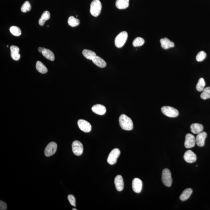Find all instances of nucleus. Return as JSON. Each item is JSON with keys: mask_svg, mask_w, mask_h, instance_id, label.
Listing matches in <instances>:
<instances>
[{"mask_svg": "<svg viewBox=\"0 0 210 210\" xmlns=\"http://www.w3.org/2000/svg\"><path fill=\"white\" fill-rule=\"evenodd\" d=\"M119 125L123 130L130 131L133 129V123L130 118L124 114H122L119 116Z\"/></svg>", "mask_w": 210, "mask_h": 210, "instance_id": "1", "label": "nucleus"}, {"mask_svg": "<svg viewBox=\"0 0 210 210\" xmlns=\"http://www.w3.org/2000/svg\"><path fill=\"white\" fill-rule=\"evenodd\" d=\"M102 8V4L99 0H93L90 5V13L93 16L97 17L100 14Z\"/></svg>", "mask_w": 210, "mask_h": 210, "instance_id": "2", "label": "nucleus"}, {"mask_svg": "<svg viewBox=\"0 0 210 210\" xmlns=\"http://www.w3.org/2000/svg\"><path fill=\"white\" fill-rule=\"evenodd\" d=\"M128 33L125 31L120 33L115 38V46L118 48H121L124 46L127 40Z\"/></svg>", "mask_w": 210, "mask_h": 210, "instance_id": "3", "label": "nucleus"}, {"mask_svg": "<svg viewBox=\"0 0 210 210\" xmlns=\"http://www.w3.org/2000/svg\"><path fill=\"white\" fill-rule=\"evenodd\" d=\"M161 110L163 114L169 117L175 118L179 114L178 110L174 107L169 106H165L161 107Z\"/></svg>", "mask_w": 210, "mask_h": 210, "instance_id": "4", "label": "nucleus"}, {"mask_svg": "<svg viewBox=\"0 0 210 210\" xmlns=\"http://www.w3.org/2000/svg\"><path fill=\"white\" fill-rule=\"evenodd\" d=\"M162 180L165 186L170 187L172 185V179L170 170L167 169L163 170L162 173Z\"/></svg>", "mask_w": 210, "mask_h": 210, "instance_id": "5", "label": "nucleus"}, {"mask_svg": "<svg viewBox=\"0 0 210 210\" xmlns=\"http://www.w3.org/2000/svg\"><path fill=\"white\" fill-rule=\"evenodd\" d=\"M120 151L119 149L115 148L110 152L107 158V162L110 165H113L115 164L117 161V159L120 155Z\"/></svg>", "mask_w": 210, "mask_h": 210, "instance_id": "6", "label": "nucleus"}, {"mask_svg": "<svg viewBox=\"0 0 210 210\" xmlns=\"http://www.w3.org/2000/svg\"><path fill=\"white\" fill-rule=\"evenodd\" d=\"M72 150L73 153L76 156H80L83 152V146L82 143L78 141L73 142L72 145Z\"/></svg>", "mask_w": 210, "mask_h": 210, "instance_id": "7", "label": "nucleus"}, {"mask_svg": "<svg viewBox=\"0 0 210 210\" xmlns=\"http://www.w3.org/2000/svg\"><path fill=\"white\" fill-rule=\"evenodd\" d=\"M57 148V143L54 142H50L45 148L44 155L47 157L51 156L55 153Z\"/></svg>", "mask_w": 210, "mask_h": 210, "instance_id": "8", "label": "nucleus"}, {"mask_svg": "<svg viewBox=\"0 0 210 210\" xmlns=\"http://www.w3.org/2000/svg\"><path fill=\"white\" fill-rule=\"evenodd\" d=\"M77 125L81 130L86 133L90 132L91 130V124L85 120H79L77 121Z\"/></svg>", "mask_w": 210, "mask_h": 210, "instance_id": "9", "label": "nucleus"}, {"mask_svg": "<svg viewBox=\"0 0 210 210\" xmlns=\"http://www.w3.org/2000/svg\"><path fill=\"white\" fill-rule=\"evenodd\" d=\"M196 138L194 135L188 133L185 137L184 146L186 148H191L194 147L196 144Z\"/></svg>", "mask_w": 210, "mask_h": 210, "instance_id": "10", "label": "nucleus"}, {"mask_svg": "<svg viewBox=\"0 0 210 210\" xmlns=\"http://www.w3.org/2000/svg\"><path fill=\"white\" fill-rule=\"evenodd\" d=\"M197 156L191 150L187 151L184 155V159L188 163H193L197 161Z\"/></svg>", "mask_w": 210, "mask_h": 210, "instance_id": "11", "label": "nucleus"}, {"mask_svg": "<svg viewBox=\"0 0 210 210\" xmlns=\"http://www.w3.org/2000/svg\"><path fill=\"white\" fill-rule=\"evenodd\" d=\"M132 189L135 192L140 193L142 187V182L140 179L135 178L133 179L132 183Z\"/></svg>", "mask_w": 210, "mask_h": 210, "instance_id": "12", "label": "nucleus"}, {"mask_svg": "<svg viewBox=\"0 0 210 210\" xmlns=\"http://www.w3.org/2000/svg\"><path fill=\"white\" fill-rule=\"evenodd\" d=\"M207 137L206 132H202L198 134L196 138V143L198 146L203 147L205 145V140Z\"/></svg>", "mask_w": 210, "mask_h": 210, "instance_id": "13", "label": "nucleus"}, {"mask_svg": "<svg viewBox=\"0 0 210 210\" xmlns=\"http://www.w3.org/2000/svg\"><path fill=\"white\" fill-rule=\"evenodd\" d=\"M91 110L93 113L100 115H104L106 112V107L101 104H96L93 105Z\"/></svg>", "mask_w": 210, "mask_h": 210, "instance_id": "14", "label": "nucleus"}, {"mask_svg": "<svg viewBox=\"0 0 210 210\" xmlns=\"http://www.w3.org/2000/svg\"><path fill=\"white\" fill-rule=\"evenodd\" d=\"M11 55L12 59L17 61L19 60L21 57L19 54L20 49L18 46L12 45L11 46Z\"/></svg>", "mask_w": 210, "mask_h": 210, "instance_id": "15", "label": "nucleus"}, {"mask_svg": "<svg viewBox=\"0 0 210 210\" xmlns=\"http://www.w3.org/2000/svg\"><path fill=\"white\" fill-rule=\"evenodd\" d=\"M115 187L118 191H122L124 188V182L121 175H117L114 179Z\"/></svg>", "mask_w": 210, "mask_h": 210, "instance_id": "16", "label": "nucleus"}, {"mask_svg": "<svg viewBox=\"0 0 210 210\" xmlns=\"http://www.w3.org/2000/svg\"><path fill=\"white\" fill-rule=\"evenodd\" d=\"M161 46L163 49H167L169 48H173L174 47V43L171 41L169 39L165 37L161 39L160 40Z\"/></svg>", "mask_w": 210, "mask_h": 210, "instance_id": "17", "label": "nucleus"}, {"mask_svg": "<svg viewBox=\"0 0 210 210\" xmlns=\"http://www.w3.org/2000/svg\"><path fill=\"white\" fill-rule=\"evenodd\" d=\"M190 130L193 133L198 134L203 131V127L201 124H193L191 125Z\"/></svg>", "mask_w": 210, "mask_h": 210, "instance_id": "18", "label": "nucleus"}, {"mask_svg": "<svg viewBox=\"0 0 210 210\" xmlns=\"http://www.w3.org/2000/svg\"><path fill=\"white\" fill-rule=\"evenodd\" d=\"M92 61L95 65L99 68H104L106 66V63L105 61L99 56H96Z\"/></svg>", "mask_w": 210, "mask_h": 210, "instance_id": "19", "label": "nucleus"}, {"mask_svg": "<svg viewBox=\"0 0 210 210\" xmlns=\"http://www.w3.org/2000/svg\"><path fill=\"white\" fill-rule=\"evenodd\" d=\"M129 0H116V6L120 9H125L129 6Z\"/></svg>", "mask_w": 210, "mask_h": 210, "instance_id": "20", "label": "nucleus"}, {"mask_svg": "<svg viewBox=\"0 0 210 210\" xmlns=\"http://www.w3.org/2000/svg\"><path fill=\"white\" fill-rule=\"evenodd\" d=\"M193 190L191 188L185 189L180 196V199L182 201H184L189 198L192 194Z\"/></svg>", "mask_w": 210, "mask_h": 210, "instance_id": "21", "label": "nucleus"}, {"mask_svg": "<svg viewBox=\"0 0 210 210\" xmlns=\"http://www.w3.org/2000/svg\"><path fill=\"white\" fill-rule=\"evenodd\" d=\"M42 54L44 57L48 60L53 61L55 59L54 54L50 50L44 48Z\"/></svg>", "mask_w": 210, "mask_h": 210, "instance_id": "22", "label": "nucleus"}, {"mask_svg": "<svg viewBox=\"0 0 210 210\" xmlns=\"http://www.w3.org/2000/svg\"><path fill=\"white\" fill-rule=\"evenodd\" d=\"M50 14L48 11H46L42 14L41 17L39 20V23L40 26H43L45 22L49 19Z\"/></svg>", "mask_w": 210, "mask_h": 210, "instance_id": "23", "label": "nucleus"}, {"mask_svg": "<svg viewBox=\"0 0 210 210\" xmlns=\"http://www.w3.org/2000/svg\"><path fill=\"white\" fill-rule=\"evenodd\" d=\"M82 54L86 58L91 60L96 56V53L94 51L88 49H84Z\"/></svg>", "mask_w": 210, "mask_h": 210, "instance_id": "24", "label": "nucleus"}, {"mask_svg": "<svg viewBox=\"0 0 210 210\" xmlns=\"http://www.w3.org/2000/svg\"><path fill=\"white\" fill-rule=\"evenodd\" d=\"M36 68L37 71L42 74H46L48 72V69L45 65L40 61H37L36 64Z\"/></svg>", "mask_w": 210, "mask_h": 210, "instance_id": "25", "label": "nucleus"}, {"mask_svg": "<svg viewBox=\"0 0 210 210\" xmlns=\"http://www.w3.org/2000/svg\"><path fill=\"white\" fill-rule=\"evenodd\" d=\"M68 23L69 26L72 27H75L79 26L80 24V21L79 19L73 16H70L68 20Z\"/></svg>", "mask_w": 210, "mask_h": 210, "instance_id": "26", "label": "nucleus"}, {"mask_svg": "<svg viewBox=\"0 0 210 210\" xmlns=\"http://www.w3.org/2000/svg\"><path fill=\"white\" fill-rule=\"evenodd\" d=\"M200 95V97L202 99L206 100L210 98V87L204 88Z\"/></svg>", "mask_w": 210, "mask_h": 210, "instance_id": "27", "label": "nucleus"}, {"mask_svg": "<svg viewBox=\"0 0 210 210\" xmlns=\"http://www.w3.org/2000/svg\"><path fill=\"white\" fill-rule=\"evenodd\" d=\"M10 32L12 35L15 36H19L21 35V29L18 26H11L10 28Z\"/></svg>", "mask_w": 210, "mask_h": 210, "instance_id": "28", "label": "nucleus"}, {"mask_svg": "<svg viewBox=\"0 0 210 210\" xmlns=\"http://www.w3.org/2000/svg\"><path fill=\"white\" fill-rule=\"evenodd\" d=\"M205 86V82L203 78H200L199 79L198 82L196 86V89L197 91H202L204 89Z\"/></svg>", "mask_w": 210, "mask_h": 210, "instance_id": "29", "label": "nucleus"}, {"mask_svg": "<svg viewBox=\"0 0 210 210\" xmlns=\"http://www.w3.org/2000/svg\"><path fill=\"white\" fill-rule=\"evenodd\" d=\"M144 43L145 40L144 39L141 37H138L133 40L132 44L134 47H137L142 46L144 44Z\"/></svg>", "mask_w": 210, "mask_h": 210, "instance_id": "30", "label": "nucleus"}, {"mask_svg": "<svg viewBox=\"0 0 210 210\" xmlns=\"http://www.w3.org/2000/svg\"><path fill=\"white\" fill-rule=\"evenodd\" d=\"M31 9V6L29 1H26L23 3L21 7V11L23 12H30Z\"/></svg>", "mask_w": 210, "mask_h": 210, "instance_id": "31", "label": "nucleus"}, {"mask_svg": "<svg viewBox=\"0 0 210 210\" xmlns=\"http://www.w3.org/2000/svg\"><path fill=\"white\" fill-rule=\"evenodd\" d=\"M206 54L204 51H201L196 56V60L198 62H202L206 58Z\"/></svg>", "mask_w": 210, "mask_h": 210, "instance_id": "32", "label": "nucleus"}, {"mask_svg": "<svg viewBox=\"0 0 210 210\" xmlns=\"http://www.w3.org/2000/svg\"><path fill=\"white\" fill-rule=\"evenodd\" d=\"M68 199L72 205L76 207V199L74 196L70 194L68 196Z\"/></svg>", "mask_w": 210, "mask_h": 210, "instance_id": "33", "label": "nucleus"}, {"mask_svg": "<svg viewBox=\"0 0 210 210\" xmlns=\"http://www.w3.org/2000/svg\"><path fill=\"white\" fill-rule=\"evenodd\" d=\"M7 208V205L5 202H3V201H0V210H6Z\"/></svg>", "mask_w": 210, "mask_h": 210, "instance_id": "34", "label": "nucleus"}, {"mask_svg": "<svg viewBox=\"0 0 210 210\" xmlns=\"http://www.w3.org/2000/svg\"><path fill=\"white\" fill-rule=\"evenodd\" d=\"M44 48H41V47H39L38 48V51H39V52L41 53H42V52H43V51L44 50Z\"/></svg>", "mask_w": 210, "mask_h": 210, "instance_id": "35", "label": "nucleus"}, {"mask_svg": "<svg viewBox=\"0 0 210 210\" xmlns=\"http://www.w3.org/2000/svg\"><path fill=\"white\" fill-rule=\"evenodd\" d=\"M72 210H77V209H76V208H73Z\"/></svg>", "mask_w": 210, "mask_h": 210, "instance_id": "36", "label": "nucleus"}]
</instances>
